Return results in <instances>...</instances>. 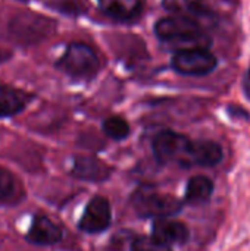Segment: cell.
I'll list each match as a JSON object with an SVG mask.
<instances>
[{
    "label": "cell",
    "mask_w": 250,
    "mask_h": 251,
    "mask_svg": "<svg viewBox=\"0 0 250 251\" xmlns=\"http://www.w3.org/2000/svg\"><path fill=\"white\" fill-rule=\"evenodd\" d=\"M56 29V21L49 16L22 10L18 12L7 24L10 38L21 46H34L49 38Z\"/></svg>",
    "instance_id": "1"
},
{
    "label": "cell",
    "mask_w": 250,
    "mask_h": 251,
    "mask_svg": "<svg viewBox=\"0 0 250 251\" xmlns=\"http://www.w3.org/2000/svg\"><path fill=\"white\" fill-rule=\"evenodd\" d=\"M55 66L68 76L77 79H90L99 72L100 60L93 47L85 43L75 41L68 44Z\"/></svg>",
    "instance_id": "2"
},
{
    "label": "cell",
    "mask_w": 250,
    "mask_h": 251,
    "mask_svg": "<svg viewBox=\"0 0 250 251\" xmlns=\"http://www.w3.org/2000/svg\"><path fill=\"white\" fill-rule=\"evenodd\" d=\"M133 206L141 218L156 219L174 216L183 209V204L177 197L147 190H140L134 194Z\"/></svg>",
    "instance_id": "3"
},
{
    "label": "cell",
    "mask_w": 250,
    "mask_h": 251,
    "mask_svg": "<svg viewBox=\"0 0 250 251\" xmlns=\"http://www.w3.org/2000/svg\"><path fill=\"white\" fill-rule=\"evenodd\" d=\"M217 57L208 49H193L177 51L171 60V66L181 75L200 76L208 75L217 68Z\"/></svg>",
    "instance_id": "4"
},
{
    "label": "cell",
    "mask_w": 250,
    "mask_h": 251,
    "mask_svg": "<svg viewBox=\"0 0 250 251\" xmlns=\"http://www.w3.org/2000/svg\"><path fill=\"white\" fill-rule=\"evenodd\" d=\"M155 34L159 40L165 41L168 46L180 43L186 38L203 34L200 22L184 18V16H169L162 18L155 25Z\"/></svg>",
    "instance_id": "5"
},
{
    "label": "cell",
    "mask_w": 250,
    "mask_h": 251,
    "mask_svg": "<svg viewBox=\"0 0 250 251\" xmlns=\"http://www.w3.org/2000/svg\"><path fill=\"white\" fill-rule=\"evenodd\" d=\"M111 222H112L111 204L108 199L97 196L88 201L78 222V228L85 234H99L106 231L111 226Z\"/></svg>",
    "instance_id": "6"
},
{
    "label": "cell",
    "mask_w": 250,
    "mask_h": 251,
    "mask_svg": "<svg viewBox=\"0 0 250 251\" xmlns=\"http://www.w3.org/2000/svg\"><path fill=\"white\" fill-rule=\"evenodd\" d=\"M190 141L192 140H189L186 135L177 134L174 131L159 132L153 140V153H155L156 160L161 165H165L174 160L180 162V156L186 154Z\"/></svg>",
    "instance_id": "7"
},
{
    "label": "cell",
    "mask_w": 250,
    "mask_h": 251,
    "mask_svg": "<svg viewBox=\"0 0 250 251\" xmlns=\"http://www.w3.org/2000/svg\"><path fill=\"white\" fill-rule=\"evenodd\" d=\"M222 156H224L222 149L214 141H208V140L190 141L181 165L184 166L196 165V166L211 168L218 165L222 160Z\"/></svg>",
    "instance_id": "8"
},
{
    "label": "cell",
    "mask_w": 250,
    "mask_h": 251,
    "mask_svg": "<svg viewBox=\"0 0 250 251\" xmlns=\"http://www.w3.org/2000/svg\"><path fill=\"white\" fill-rule=\"evenodd\" d=\"M190 237L189 228L180 221H171L168 218L156 219L152 226V240L162 246L171 247L177 244H184Z\"/></svg>",
    "instance_id": "9"
},
{
    "label": "cell",
    "mask_w": 250,
    "mask_h": 251,
    "mask_svg": "<svg viewBox=\"0 0 250 251\" xmlns=\"http://www.w3.org/2000/svg\"><path fill=\"white\" fill-rule=\"evenodd\" d=\"M63 232L59 225L44 215H37L32 219L27 240L35 246H52L62 240Z\"/></svg>",
    "instance_id": "10"
},
{
    "label": "cell",
    "mask_w": 250,
    "mask_h": 251,
    "mask_svg": "<svg viewBox=\"0 0 250 251\" xmlns=\"http://www.w3.org/2000/svg\"><path fill=\"white\" fill-rule=\"evenodd\" d=\"M105 15L115 21H133L140 16L144 0H97Z\"/></svg>",
    "instance_id": "11"
},
{
    "label": "cell",
    "mask_w": 250,
    "mask_h": 251,
    "mask_svg": "<svg viewBox=\"0 0 250 251\" xmlns=\"http://www.w3.org/2000/svg\"><path fill=\"white\" fill-rule=\"evenodd\" d=\"M71 174L78 179L102 182L111 176V168L96 157H77Z\"/></svg>",
    "instance_id": "12"
},
{
    "label": "cell",
    "mask_w": 250,
    "mask_h": 251,
    "mask_svg": "<svg viewBox=\"0 0 250 251\" xmlns=\"http://www.w3.org/2000/svg\"><path fill=\"white\" fill-rule=\"evenodd\" d=\"M31 100L32 96L29 93L0 84V118H10L21 113Z\"/></svg>",
    "instance_id": "13"
},
{
    "label": "cell",
    "mask_w": 250,
    "mask_h": 251,
    "mask_svg": "<svg viewBox=\"0 0 250 251\" xmlns=\"http://www.w3.org/2000/svg\"><path fill=\"white\" fill-rule=\"evenodd\" d=\"M162 6L175 16H184L194 21L212 16V10L203 0H162Z\"/></svg>",
    "instance_id": "14"
},
{
    "label": "cell",
    "mask_w": 250,
    "mask_h": 251,
    "mask_svg": "<svg viewBox=\"0 0 250 251\" xmlns=\"http://www.w3.org/2000/svg\"><path fill=\"white\" fill-rule=\"evenodd\" d=\"M214 193V182L208 176H193L189 179V184L186 187V200L193 204L199 206L206 203Z\"/></svg>",
    "instance_id": "15"
},
{
    "label": "cell",
    "mask_w": 250,
    "mask_h": 251,
    "mask_svg": "<svg viewBox=\"0 0 250 251\" xmlns=\"http://www.w3.org/2000/svg\"><path fill=\"white\" fill-rule=\"evenodd\" d=\"M103 132L109 138L121 141L130 135V125L121 116H111L103 122Z\"/></svg>",
    "instance_id": "16"
},
{
    "label": "cell",
    "mask_w": 250,
    "mask_h": 251,
    "mask_svg": "<svg viewBox=\"0 0 250 251\" xmlns=\"http://www.w3.org/2000/svg\"><path fill=\"white\" fill-rule=\"evenodd\" d=\"M15 190H16V181L13 175L9 171L0 168V203L10 200L12 196L15 194Z\"/></svg>",
    "instance_id": "17"
},
{
    "label": "cell",
    "mask_w": 250,
    "mask_h": 251,
    "mask_svg": "<svg viewBox=\"0 0 250 251\" xmlns=\"http://www.w3.org/2000/svg\"><path fill=\"white\" fill-rule=\"evenodd\" d=\"M49 6L57 9L59 12L71 13V15H75V13L81 12V6H80L78 0H50Z\"/></svg>",
    "instance_id": "18"
},
{
    "label": "cell",
    "mask_w": 250,
    "mask_h": 251,
    "mask_svg": "<svg viewBox=\"0 0 250 251\" xmlns=\"http://www.w3.org/2000/svg\"><path fill=\"white\" fill-rule=\"evenodd\" d=\"M167 247L156 244L153 240H136L131 246V251H165Z\"/></svg>",
    "instance_id": "19"
},
{
    "label": "cell",
    "mask_w": 250,
    "mask_h": 251,
    "mask_svg": "<svg viewBox=\"0 0 250 251\" xmlns=\"http://www.w3.org/2000/svg\"><path fill=\"white\" fill-rule=\"evenodd\" d=\"M228 113L230 116L233 118H237V119H249V113L243 109V107H239V106H228Z\"/></svg>",
    "instance_id": "20"
},
{
    "label": "cell",
    "mask_w": 250,
    "mask_h": 251,
    "mask_svg": "<svg viewBox=\"0 0 250 251\" xmlns=\"http://www.w3.org/2000/svg\"><path fill=\"white\" fill-rule=\"evenodd\" d=\"M243 91H245L246 97L250 100V68L246 71L245 78H243Z\"/></svg>",
    "instance_id": "21"
},
{
    "label": "cell",
    "mask_w": 250,
    "mask_h": 251,
    "mask_svg": "<svg viewBox=\"0 0 250 251\" xmlns=\"http://www.w3.org/2000/svg\"><path fill=\"white\" fill-rule=\"evenodd\" d=\"M10 57H12V51L7 50V49H4V47H0V65L4 63V62H7Z\"/></svg>",
    "instance_id": "22"
}]
</instances>
